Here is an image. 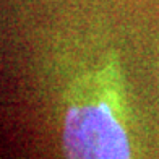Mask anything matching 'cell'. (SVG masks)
<instances>
[{"label": "cell", "instance_id": "1", "mask_svg": "<svg viewBox=\"0 0 159 159\" xmlns=\"http://www.w3.org/2000/svg\"><path fill=\"white\" fill-rule=\"evenodd\" d=\"M114 70L107 65L70 101L62 135L67 159H132Z\"/></svg>", "mask_w": 159, "mask_h": 159}]
</instances>
